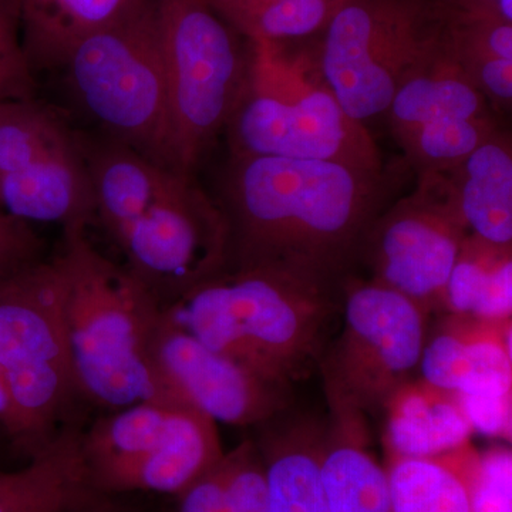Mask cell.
Listing matches in <instances>:
<instances>
[{"label": "cell", "mask_w": 512, "mask_h": 512, "mask_svg": "<svg viewBox=\"0 0 512 512\" xmlns=\"http://www.w3.org/2000/svg\"><path fill=\"white\" fill-rule=\"evenodd\" d=\"M387 197L383 173L330 161L229 157L218 201L228 222V268L340 293Z\"/></svg>", "instance_id": "6da1fadb"}, {"label": "cell", "mask_w": 512, "mask_h": 512, "mask_svg": "<svg viewBox=\"0 0 512 512\" xmlns=\"http://www.w3.org/2000/svg\"><path fill=\"white\" fill-rule=\"evenodd\" d=\"M66 229L64 326L76 387L94 402L124 407L165 399L154 365L164 306L84 234Z\"/></svg>", "instance_id": "7a4b0ae2"}, {"label": "cell", "mask_w": 512, "mask_h": 512, "mask_svg": "<svg viewBox=\"0 0 512 512\" xmlns=\"http://www.w3.org/2000/svg\"><path fill=\"white\" fill-rule=\"evenodd\" d=\"M340 296L268 271L227 268L164 313L208 348L291 389L322 355Z\"/></svg>", "instance_id": "3957f363"}, {"label": "cell", "mask_w": 512, "mask_h": 512, "mask_svg": "<svg viewBox=\"0 0 512 512\" xmlns=\"http://www.w3.org/2000/svg\"><path fill=\"white\" fill-rule=\"evenodd\" d=\"M244 89L224 133L231 157L330 161L383 173L369 128L350 119L326 86L313 50L248 40Z\"/></svg>", "instance_id": "277c9868"}, {"label": "cell", "mask_w": 512, "mask_h": 512, "mask_svg": "<svg viewBox=\"0 0 512 512\" xmlns=\"http://www.w3.org/2000/svg\"><path fill=\"white\" fill-rule=\"evenodd\" d=\"M59 70L74 104L100 136L181 173L168 113L157 0H134L119 18L80 40Z\"/></svg>", "instance_id": "5b68a950"}, {"label": "cell", "mask_w": 512, "mask_h": 512, "mask_svg": "<svg viewBox=\"0 0 512 512\" xmlns=\"http://www.w3.org/2000/svg\"><path fill=\"white\" fill-rule=\"evenodd\" d=\"M175 160L194 175L244 89L249 42L211 0H157Z\"/></svg>", "instance_id": "8992f818"}, {"label": "cell", "mask_w": 512, "mask_h": 512, "mask_svg": "<svg viewBox=\"0 0 512 512\" xmlns=\"http://www.w3.org/2000/svg\"><path fill=\"white\" fill-rule=\"evenodd\" d=\"M437 0H349L319 35L316 63L350 119L386 116L403 80L443 39Z\"/></svg>", "instance_id": "52a82bcc"}, {"label": "cell", "mask_w": 512, "mask_h": 512, "mask_svg": "<svg viewBox=\"0 0 512 512\" xmlns=\"http://www.w3.org/2000/svg\"><path fill=\"white\" fill-rule=\"evenodd\" d=\"M66 282L59 256L0 271V373L37 448L76 390L66 326Z\"/></svg>", "instance_id": "ba28073f"}, {"label": "cell", "mask_w": 512, "mask_h": 512, "mask_svg": "<svg viewBox=\"0 0 512 512\" xmlns=\"http://www.w3.org/2000/svg\"><path fill=\"white\" fill-rule=\"evenodd\" d=\"M343 325L320 360L329 407L365 414L419 369L429 316L384 286L350 275L342 285Z\"/></svg>", "instance_id": "9c48e42d"}, {"label": "cell", "mask_w": 512, "mask_h": 512, "mask_svg": "<svg viewBox=\"0 0 512 512\" xmlns=\"http://www.w3.org/2000/svg\"><path fill=\"white\" fill-rule=\"evenodd\" d=\"M111 238L126 256L128 271L164 308L228 268L227 218L191 174L175 173Z\"/></svg>", "instance_id": "30bf717a"}, {"label": "cell", "mask_w": 512, "mask_h": 512, "mask_svg": "<svg viewBox=\"0 0 512 512\" xmlns=\"http://www.w3.org/2000/svg\"><path fill=\"white\" fill-rule=\"evenodd\" d=\"M466 227L451 207L437 174L420 175L419 185L384 208L363 238L357 262L370 281L409 299L421 311H446V289Z\"/></svg>", "instance_id": "8fae6325"}, {"label": "cell", "mask_w": 512, "mask_h": 512, "mask_svg": "<svg viewBox=\"0 0 512 512\" xmlns=\"http://www.w3.org/2000/svg\"><path fill=\"white\" fill-rule=\"evenodd\" d=\"M154 365L165 399L231 426H261L289 407V389L276 386L205 346L163 316Z\"/></svg>", "instance_id": "7c38bea8"}, {"label": "cell", "mask_w": 512, "mask_h": 512, "mask_svg": "<svg viewBox=\"0 0 512 512\" xmlns=\"http://www.w3.org/2000/svg\"><path fill=\"white\" fill-rule=\"evenodd\" d=\"M427 329L420 377L457 393L512 386V319L441 313Z\"/></svg>", "instance_id": "4fadbf2b"}, {"label": "cell", "mask_w": 512, "mask_h": 512, "mask_svg": "<svg viewBox=\"0 0 512 512\" xmlns=\"http://www.w3.org/2000/svg\"><path fill=\"white\" fill-rule=\"evenodd\" d=\"M259 427L269 512H330L322 474L326 420L288 407Z\"/></svg>", "instance_id": "5bb4252c"}, {"label": "cell", "mask_w": 512, "mask_h": 512, "mask_svg": "<svg viewBox=\"0 0 512 512\" xmlns=\"http://www.w3.org/2000/svg\"><path fill=\"white\" fill-rule=\"evenodd\" d=\"M0 211L28 224L86 229L94 218V201L79 137L73 146L0 175Z\"/></svg>", "instance_id": "9a60e30c"}, {"label": "cell", "mask_w": 512, "mask_h": 512, "mask_svg": "<svg viewBox=\"0 0 512 512\" xmlns=\"http://www.w3.org/2000/svg\"><path fill=\"white\" fill-rule=\"evenodd\" d=\"M106 498L94 487L76 429L53 436L18 470L0 471V512H82Z\"/></svg>", "instance_id": "2e32d148"}, {"label": "cell", "mask_w": 512, "mask_h": 512, "mask_svg": "<svg viewBox=\"0 0 512 512\" xmlns=\"http://www.w3.org/2000/svg\"><path fill=\"white\" fill-rule=\"evenodd\" d=\"M448 202L468 234L512 245V147L503 128L461 163L437 174Z\"/></svg>", "instance_id": "e0dca14e"}, {"label": "cell", "mask_w": 512, "mask_h": 512, "mask_svg": "<svg viewBox=\"0 0 512 512\" xmlns=\"http://www.w3.org/2000/svg\"><path fill=\"white\" fill-rule=\"evenodd\" d=\"M386 410V454L430 457L471 441L474 433L460 396L413 377L390 394Z\"/></svg>", "instance_id": "ac0fdd59"}, {"label": "cell", "mask_w": 512, "mask_h": 512, "mask_svg": "<svg viewBox=\"0 0 512 512\" xmlns=\"http://www.w3.org/2000/svg\"><path fill=\"white\" fill-rule=\"evenodd\" d=\"M386 117L397 141L444 121L495 119V110L458 66L443 33L436 52L400 84Z\"/></svg>", "instance_id": "d6986e66"}, {"label": "cell", "mask_w": 512, "mask_h": 512, "mask_svg": "<svg viewBox=\"0 0 512 512\" xmlns=\"http://www.w3.org/2000/svg\"><path fill=\"white\" fill-rule=\"evenodd\" d=\"M367 443L365 414L330 407L322 450L330 512H393L386 470Z\"/></svg>", "instance_id": "ffe728a7"}, {"label": "cell", "mask_w": 512, "mask_h": 512, "mask_svg": "<svg viewBox=\"0 0 512 512\" xmlns=\"http://www.w3.org/2000/svg\"><path fill=\"white\" fill-rule=\"evenodd\" d=\"M224 456L217 421L180 404L170 429L153 453L121 474L110 494L128 491L180 495Z\"/></svg>", "instance_id": "44dd1931"}, {"label": "cell", "mask_w": 512, "mask_h": 512, "mask_svg": "<svg viewBox=\"0 0 512 512\" xmlns=\"http://www.w3.org/2000/svg\"><path fill=\"white\" fill-rule=\"evenodd\" d=\"M477 464L478 450L471 441L437 456L386 454L383 466L393 512H471Z\"/></svg>", "instance_id": "7402d4cb"}, {"label": "cell", "mask_w": 512, "mask_h": 512, "mask_svg": "<svg viewBox=\"0 0 512 512\" xmlns=\"http://www.w3.org/2000/svg\"><path fill=\"white\" fill-rule=\"evenodd\" d=\"M134 0H19L22 45L33 72L59 70L80 40L119 18Z\"/></svg>", "instance_id": "603a6c76"}, {"label": "cell", "mask_w": 512, "mask_h": 512, "mask_svg": "<svg viewBox=\"0 0 512 512\" xmlns=\"http://www.w3.org/2000/svg\"><path fill=\"white\" fill-rule=\"evenodd\" d=\"M444 313L512 319V245L466 235L448 278Z\"/></svg>", "instance_id": "cb8c5ba5"}, {"label": "cell", "mask_w": 512, "mask_h": 512, "mask_svg": "<svg viewBox=\"0 0 512 512\" xmlns=\"http://www.w3.org/2000/svg\"><path fill=\"white\" fill-rule=\"evenodd\" d=\"M62 117L36 99L0 104V175L76 143Z\"/></svg>", "instance_id": "d4e9b609"}, {"label": "cell", "mask_w": 512, "mask_h": 512, "mask_svg": "<svg viewBox=\"0 0 512 512\" xmlns=\"http://www.w3.org/2000/svg\"><path fill=\"white\" fill-rule=\"evenodd\" d=\"M349 0H278L231 25L248 40L286 43L320 35Z\"/></svg>", "instance_id": "484cf974"}, {"label": "cell", "mask_w": 512, "mask_h": 512, "mask_svg": "<svg viewBox=\"0 0 512 512\" xmlns=\"http://www.w3.org/2000/svg\"><path fill=\"white\" fill-rule=\"evenodd\" d=\"M228 512H269L264 461L254 440L221 458Z\"/></svg>", "instance_id": "4316f807"}, {"label": "cell", "mask_w": 512, "mask_h": 512, "mask_svg": "<svg viewBox=\"0 0 512 512\" xmlns=\"http://www.w3.org/2000/svg\"><path fill=\"white\" fill-rule=\"evenodd\" d=\"M35 96V72L20 36L19 0H0V104Z\"/></svg>", "instance_id": "83f0119b"}, {"label": "cell", "mask_w": 512, "mask_h": 512, "mask_svg": "<svg viewBox=\"0 0 512 512\" xmlns=\"http://www.w3.org/2000/svg\"><path fill=\"white\" fill-rule=\"evenodd\" d=\"M470 508L471 512H512V451L507 444L478 451Z\"/></svg>", "instance_id": "f1b7e54d"}, {"label": "cell", "mask_w": 512, "mask_h": 512, "mask_svg": "<svg viewBox=\"0 0 512 512\" xmlns=\"http://www.w3.org/2000/svg\"><path fill=\"white\" fill-rule=\"evenodd\" d=\"M474 431L511 443L512 387L458 393Z\"/></svg>", "instance_id": "f546056e"}, {"label": "cell", "mask_w": 512, "mask_h": 512, "mask_svg": "<svg viewBox=\"0 0 512 512\" xmlns=\"http://www.w3.org/2000/svg\"><path fill=\"white\" fill-rule=\"evenodd\" d=\"M43 242L30 224L0 211V271L39 261Z\"/></svg>", "instance_id": "4dcf8cb0"}, {"label": "cell", "mask_w": 512, "mask_h": 512, "mask_svg": "<svg viewBox=\"0 0 512 512\" xmlns=\"http://www.w3.org/2000/svg\"><path fill=\"white\" fill-rule=\"evenodd\" d=\"M178 512H228L221 460L178 495Z\"/></svg>", "instance_id": "1f68e13d"}, {"label": "cell", "mask_w": 512, "mask_h": 512, "mask_svg": "<svg viewBox=\"0 0 512 512\" xmlns=\"http://www.w3.org/2000/svg\"><path fill=\"white\" fill-rule=\"evenodd\" d=\"M0 427L16 446L29 454V457L39 450L2 373H0Z\"/></svg>", "instance_id": "d6a6232c"}, {"label": "cell", "mask_w": 512, "mask_h": 512, "mask_svg": "<svg viewBox=\"0 0 512 512\" xmlns=\"http://www.w3.org/2000/svg\"><path fill=\"white\" fill-rule=\"evenodd\" d=\"M274 2H278V0H217V2H212V5L220 10L221 15L229 23H232Z\"/></svg>", "instance_id": "836d02e7"}, {"label": "cell", "mask_w": 512, "mask_h": 512, "mask_svg": "<svg viewBox=\"0 0 512 512\" xmlns=\"http://www.w3.org/2000/svg\"><path fill=\"white\" fill-rule=\"evenodd\" d=\"M82 512H133V510L126 507V505L114 503V501H111L110 498H106V500L101 501V503L94 505V507L89 508V510Z\"/></svg>", "instance_id": "e575fe53"}, {"label": "cell", "mask_w": 512, "mask_h": 512, "mask_svg": "<svg viewBox=\"0 0 512 512\" xmlns=\"http://www.w3.org/2000/svg\"><path fill=\"white\" fill-rule=\"evenodd\" d=\"M441 8L450 10V12H466L470 8L473 0H437Z\"/></svg>", "instance_id": "d590c367"}, {"label": "cell", "mask_w": 512, "mask_h": 512, "mask_svg": "<svg viewBox=\"0 0 512 512\" xmlns=\"http://www.w3.org/2000/svg\"><path fill=\"white\" fill-rule=\"evenodd\" d=\"M211 2H217V0H211Z\"/></svg>", "instance_id": "8d00e7d4"}]
</instances>
